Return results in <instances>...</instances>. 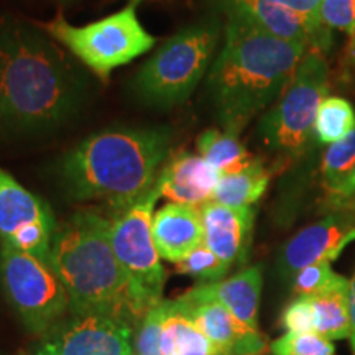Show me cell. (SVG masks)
<instances>
[{
	"label": "cell",
	"instance_id": "14",
	"mask_svg": "<svg viewBox=\"0 0 355 355\" xmlns=\"http://www.w3.org/2000/svg\"><path fill=\"white\" fill-rule=\"evenodd\" d=\"M204 243L232 266L247 263L254 237V207H229L216 201L201 206Z\"/></svg>",
	"mask_w": 355,
	"mask_h": 355
},
{
	"label": "cell",
	"instance_id": "29",
	"mask_svg": "<svg viewBox=\"0 0 355 355\" xmlns=\"http://www.w3.org/2000/svg\"><path fill=\"white\" fill-rule=\"evenodd\" d=\"M344 279V277L332 270L331 261H319V263L306 266L300 273H296V277L291 279V285L296 296H309L329 290V288L343 283Z\"/></svg>",
	"mask_w": 355,
	"mask_h": 355
},
{
	"label": "cell",
	"instance_id": "15",
	"mask_svg": "<svg viewBox=\"0 0 355 355\" xmlns=\"http://www.w3.org/2000/svg\"><path fill=\"white\" fill-rule=\"evenodd\" d=\"M220 176L201 155L183 152L163 165L157 186L159 196L170 202L201 207L212 201Z\"/></svg>",
	"mask_w": 355,
	"mask_h": 355
},
{
	"label": "cell",
	"instance_id": "18",
	"mask_svg": "<svg viewBox=\"0 0 355 355\" xmlns=\"http://www.w3.org/2000/svg\"><path fill=\"white\" fill-rule=\"evenodd\" d=\"M214 2L217 8L225 13V17L247 21L286 42L308 44L309 50L313 46V38L306 21L272 0H214Z\"/></svg>",
	"mask_w": 355,
	"mask_h": 355
},
{
	"label": "cell",
	"instance_id": "2",
	"mask_svg": "<svg viewBox=\"0 0 355 355\" xmlns=\"http://www.w3.org/2000/svg\"><path fill=\"white\" fill-rule=\"evenodd\" d=\"M170 146L171 132L165 127L105 128L58 159L56 181L71 201L125 209L155 188Z\"/></svg>",
	"mask_w": 355,
	"mask_h": 355
},
{
	"label": "cell",
	"instance_id": "31",
	"mask_svg": "<svg viewBox=\"0 0 355 355\" xmlns=\"http://www.w3.org/2000/svg\"><path fill=\"white\" fill-rule=\"evenodd\" d=\"M319 17L329 30L350 33L355 28V0H322Z\"/></svg>",
	"mask_w": 355,
	"mask_h": 355
},
{
	"label": "cell",
	"instance_id": "33",
	"mask_svg": "<svg viewBox=\"0 0 355 355\" xmlns=\"http://www.w3.org/2000/svg\"><path fill=\"white\" fill-rule=\"evenodd\" d=\"M337 78H339V83L343 84L344 89L355 92V28L349 33V40L339 60Z\"/></svg>",
	"mask_w": 355,
	"mask_h": 355
},
{
	"label": "cell",
	"instance_id": "27",
	"mask_svg": "<svg viewBox=\"0 0 355 355\" xmlns=\"http://www.w3.org/2000/svg\"><path fill=\"white\" fill-rule=\"evenodd\" d=\"M273 355H336L332 340L316 332H285L270 344Z\"/></svg>",
	"mask_w": 355,
	"mask_h": 355
},
{
	"label": "cell",
	"instance_id": "26",
	"mask_svg": "<svg viewBox=\"0 0 355 355\" xmlns=\"http://www.w3.org/2000/svg\"><path fill=\"white\" fill-rule=\"evenodd\" d=\"M278 6L288 8L293 13L301 17L308 25L311 38H313V46L311 50H316L326 55L332 46V30L322 25L321 17H319V8H321L322 0H272Z\"/></svg>",
	"mask_w": 355,
	"mask_h": 355
},
{
	"label": "cell",
	"instance_id": "20",
	"mask_svg": "<svg viewBox=\"0 0 355 355\" xmlns=\"http://www.w3.org/2000/svg\"><path fill=\"white\" fill-rule=\"evenodd\" d=\"M270 178L272 171L261 163V159H257L245 170L222 175L212 201L229 207H252L265 194Z\"/></svg>",
	"mask_w": 355,
	"mask_h": 355
},
{
	"label": "cell",
	"instance_id": "37",
	"mask_svg": "<svg viewBox=\"0 0 355 355\" xmlns=\"http://www.w3.org/2000/svg\"><path fill=\"white\" fill-rule=\"evenodd\" d=\"M63 2H64V0H63Z\"/></svg>",
	"mask_w": 355,
	"mask_h": 355
},
{
	"label": "cell",
	"instance_id": "13",
	"mask_svg": "<svg viewBox=\"0 0 355 355\" xmlns=\"http://www.w3.org/2000/svg\"><path fill=\"white\" fill-rule=\"evenodd\" d=\"M181 311L214 347L216 355H260L268 349L266 337L248 327L225 309L209 300H191L178 296Z\"/></svg>",
	"mask_w": 355,
	"mask_h": 355
},
{
	"label": "cell",
	"instance_id": "3",
	"mask_svg": "<svg viewBox=\"0 0 355 355\" xmlns=\"http://www.w3.org/2000/svg\"><path fill=\"white\" fill-rule=\"evenodd\" d=\"M308 44L286 42L227 17L224 44L206 79L207 97L222 130L239 135L268 110L290 84Z\"/></svg>",
	"mask_w": 355,
	"mask_h": 355
},
{
	"label": "cell",
	"instance_id": "30",
	"mask_svg": "<svg viewBox=\"0 0 355 355\" xmlns=\"http://www.w3.org/2000/svg\"><path fill=\"white\" fill-rule=\"evenodd\" d=\"M279 324L286 332H316L318 316L309 296H296L283 309Z\"/></svg>",
	"mask_w": 355,
	"mask_h": 355
},
{
	"label": "cell",
	"instance_id": "8",
	"mask_svg": "<svg viewBox=\"0 0 355 355\" xmlns=\"http://www.w3.org/2000/svg\"><path fill=\"white\" fill-rule=\"evenodd\" d=\"M159 196L158 186L109 217L110 243L127 273L130 285L146 314L163 300L166 272L153 239L152 222Z\"/></svg>",
	"mask_w": 355,
	"mask_h": 355
},
{
	"label": "cell",
	"instance_id": "10",
	"mask_svg": "<svg viewBox=\"0 0 355 355\" xmlns=\"http://www.w3.org/2000/svg\"><path fill=\"white\" fill-rule=\"evenodd\" d=\"M56 229L51 207L0 166V243L50 263Z\"/></svg>",
	"mask_w": 355,
	"mask_h": 355
},
{
	"label": "cell",
	"instance_id": "35",
	"mask_svg": "<svg viewBox=\"0 0 355 355\" xmlns=\"http://www.w3.org/2000/svg\"><path fill=\"white\" fill-rule=\"evenodd\" d=\"M132 3H139V2H141V0H130Z\"/></svg>",
	"mask_w": 355,
	"mask_h": 355
},
{
	"label": "cell",
	"instance_id": "7",
	"mask_svg": "<svg viewBox=\"0 0 355 355\" xmlns=\"http://www.w3.org/2000/svg\"><path fill=\"white\" fill-rule=\"evenodd\" d=\"M38 25L101 79H107L114 69L132 63L157 43L141 25L137 3L132 2L112 15L83 26L71 25L61 12Z\"/></svg>",
	"mask_w": 355,
	"mask_h": 355
},
{
	"label": "cell",
	"instance_id": "6",
	"mask_svg": "<svg viewBox=\"0 0 355 355\" xmlns=\"http://www.w3.org/2000/svg\"><path fill=\"white\" fill-rule=\"evenodd\" d=\"M329 91L326 55L308 50L278 101L261 115L257 135L265 148L283 159H296L314 140L318 110Z\"/></svg>",
	"mask_w": 355,
	"mask_h": 355
},
{
	"label": "cell",
	"instance_id": "12",
	"mask_svg": "<svg viewBox=\"0 0 355 355\" xmlns=\"http://www.w3.org/2000/svg\"><path fill=\"white\" fill-rule=\"evenodd\" d=\"M355 241V212H331L293 235L278 255V273L291 279L306 266L334 261Z\"/></svg>",
	"mask_w": 355,
	"mask_h": 355
},
{
	"label": "cell",
	"instance_id": "17",
	"mask_svg": "<svg viewBox=\"0 0 355 355\" xmlns=\"http://www.w3.org/2000/svg\"><path fill=\"white\" fill-rule=\"evenodd\" d=\"M152 229L159 257L175 265L204 243L201 207L168 202L155 212Z\"/></svg>",
	"mask_w": 355,
	"mask_h": 355
},
{
	"label": "cell",
	"instance_id": "32",
	"mask_svg": "<svg viewBox=\"0 0 355 355\" xmlns=\"http://www.w3.org/2000/svg\"><path fill=\"white\" fill-rule=\"evenodd\" d=\"M321 209L331 212H355V168L349 180L334 193L324 194Z\"/></svg>",
	"mask_w": 355,
	"mask_h": 355
},
{
	"label": "cell",
	"instance_id": "36",
	"mask_svg": "<svg viewBox=\"0 0 355 355\" xmlns=\"http://www.w3.org/2000/svg\"><path fill=\"white\" fill-rule=\"evenodd\" d=\"M260 355H265V354H260Z\"/></svg>",
	"mask_w": 355,
	"mask_h": 355
},
{
	"label": "cell",
	"instance_id": "34",
	"mask_svg": "<svg viewBox=\"0 0 355 355\" xmlns=\"http://www.w3.org/2000/svg\"><path fill=\"white\" fill-rule=\"evenodd\" d=\"M349 319H350V347L355 355V273L349 279Z\"/></svg>",
	"mask_w": 355,
	"mask_h": 355
},
{
	"label": "cell",
	"instance_id": "28",
	"mask_svg": "<svg viewBox=\"0 0 355 355\" xmlns=\"http://www.w3.org/2000/svg\"><path fill=\"white\" fill-rule=\"evenodd\" d=\"M166 316V300H162L145 314L133 336L135 355H162V329Z\"/></svg>",
	"mask_w": 355,
	"mask_h": 355
},
{
	"label": "cell",
	"instance_id": "4",
	"mask_svg": "<svg viewBox=\"0 0 355 355\" xmlns=\"http://www.w3.org/2000/svg\"><path fill=\"white\" fill-rule=\"evenodd\" d=\"M109 225V217L96 211L74 212L58 224L50 265L69 295V314H105L137 329L145 313L115 255Z\"/></svg>",
	"mask_w": 355,
	"mask_h": 355
},
{
	"label": "cell",
	"instance_id": "1",
	"mask_svg": "<svg viewBox=\"0 0 355 355\" xmlns=\"http://www.w3.org/2000/svg\"><path fill=\"white\" fill-rule=\"evenodd\" d=\"M89 81L38 24L0 20V127L10 135L60 130L81 112Z\"/></svg>",
	"mask_w": 355,
	"mask_h": 355
},
{
	"label": "cell",
	"instance_id": "11",
	"mask_svg": "<svg viewBox=\"0 0 355 355\" xmlns=\"http://www.w3.org/2000/svg\"><path fill=\"white\" fill-rule=\"evenodd\" d=\"M135 327L105 314H69L42 336L35 355H135Z\"/></svg>",
	"mask_w": 355,
	"mask_h": 355
},
{
	"label": "cell",
	"instance_id": "22",
	"mask_svg": "<svg viewBox=\"0 0 355 355\" xmlns=\"http://www.w3.org/2000/svg\"><path fill=\"white\" fill-rule=\"evenodd\" d=\"M318 316L316 334L329 340L349 339L350 319H349V279L329 288V290L309 295Z\"/></svg>",
	"mask_w": 355,
	"mask_h": 355
},
{
	"label": "cell",
	"instance_id": "5",
	"mask_svg": "<svg viewBox=\"0 0 355 355\" xmlns=\"http://www.w3.org/2000/svg\"><path fill=\"white\" fill-rule=\"evenodd\" d=\"M220 30L219 20L206 19L168 38L132 79L135 99L153 109H171L188 101L209 73Z\"/></svg>",
	"mask_w": 355,
	"mask_h": 355
},
{
	"label": "cell",
	"instance_id": "24",
	"mask_svg": "<svg viewBox=\"0 0 355 355\" xmlns=\"http://www.w3.org/2000/svg\"><path fill=\"white\" fill-rule=\"evenodd\" d=\"M355 168V130L344 140L329 145L321 159L324 194L334 193L343 186Z\"/></svg>",
	"mask_w": 355,
	"mask_h": 355
},
{
	"label": "cell",
	"instance_id": "9",
	"mask_svg": "<svg viewBox=\"0 0 355 355\" xmlns=\"http://www.w3.org/2000/svg\"><path fill=\"white\" fill-rule=\"evenodd\" d=\"M0 285L30 332L44 336L71 309L68 291L50 263L0 243Z\"/></svg>",
	"mask_w": 355,
	"mask_h": 355
},
{
	"label": "cell",
	"instance_id": "21",
	"mask_svg": "<svg viewBox=\"0 0 355 355\" xmlns=\"http://www.w3.org/2000/svg\"><path fill=\"white\" fill-rule=\"evenodd\" d=\"M162 355H216L212 344L184 316L176 300H166Z\"/></svg>",
	"mask_w": 355,
	"mask_h": 355
},
{
	"label": "cell",
	"instance_id": "16",
	"mask_svg": "<svg viewBox=\"0 0 355 355\" xmlns=\"http://www.w3.org/2000/svg\"><path fill=\"white\" fill-rule=\"evenodd\" d=\"M263 286L261 266H247L232 277L214 283H199L183 296L191 300L216 301L229 309L239 321L259 329V306Z\"/></svg>",
	"mask_w": 355,
	"mask_h": 355
},
{
	"label": "cell",
	"instance_id": "19",
	"mask_svg": "<svg viewBox=\"0 0 355 355\" xmlns=\"http://www.w3.org/2000/svg\"><path fill=\"white\" fill-rule=\"evenodd\" d=\"M198 152L220 175H232L254 165L255 158L245 145L239 140V135L225 130L209 128L198 137Z\"/></svg>",
	"mask_w": 355,
	"mask_h": 355
},
{
	"label": "cell",
	"instance_id": "25",
	"mask_svg": "<svg viewBox=\"0 0 355 355\" xmlns=\"http://www.w3.org/2000/svg\"><path fill=\"white\" fill-rule=\"evenodd\" d=\"M230 266L224 263L206 243H201L191 254L176 263V272L196 278L201 283H214L224 279Z\"/></svg>",
	"mask_w": 355,
	"mask_h": 355
},
{
	"label": "cell",
	"instance_id": "23",
	"mask_svg": "<svg viewBox=\"0 0 355 355\" xmlns=\"http://www.w3.org/2000/svg\"><path fill=\"white\" fill-rule=\"evenodd\" d=\"M355 130V109L347 99L329 96L318 110L314 137L321 145H332L344 140Z\"/></svg>",
	"mask_w": 355,
	"mask_h": 355
}]
</instances>
